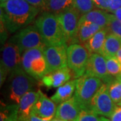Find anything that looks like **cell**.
<instances>
[{
	"mask_svg": "<svg viewBox=\"0 0 121 121\" xmlns=\"http://www.w3.org/2000/svg\"><path fill=\"white\" fill-rule=\"evenodd\" d=\"M108 34V31L106 28H102L84 43V46L90 52V54L102 52L104 42Z\"/></svg>",
	"mask_w": 121,
	"mask_h": 121,
	"instance_id": "ac0fdd59",
	"label": "cell"
},
{
	"mask_svg": "<svg viewBox=\"0 0 121 121\" xmlns=\"http://www.w3.org/2000/svg\"><path fill=\"white\" fill-rule=\"evenodd\" d=\"M72 6L78 11L81 16L90 12L95 8L92 0H73Z\"/></svg>",
	"mask_w": 121,
	"mask_h": 121,
	"instance_id": "d4e9b609",
	"label": "cell"
},
{
	"mask_svg": "<svg viewBox=\"0 0 121 121\" xmlns=\"http://www.w3.org/2000/svg\"><path fill=\"white\" fill-rule=\"evenodd\" d=\"M40 97V90L28 91L22 97L18 104V118L28 117Z\"/></svg>",
	"mask_w": 121,
	"mask_h": 121,
	"instance_id": "2e32d148",
	"label": "cell"
},
{
	"mask_svg": "<svg viewBox=\"0 0 121 121\" xmlns=\"http://www.w3.org/2000/svg\"><path fill=\"white\" fill-rule=\"evenodd\" d=\"M104 121H110L108 119H106V118H105V120H104Z\"/></svg>",
	"mask_w": 121,
	"mask_h": 121,
	"instance_id": "f35d334b",
	"label": "cell"
},
{
	"mask_svg": "<svg viewBox=\"0 0 121 121\" xmlns=\"http://www.w3.org/2000/svg\"><path fill=\"white\" fill-rule=\"evenodd\" d=\"M67 44L78 43V26L81 16L73 6L56 14Z\"/></svg>",
	"mask_w": 121,
	"mask_h": 121,
	"instance_id": "9c48e42d",
	"label": "cell"
},
{
	"mask_svg": "<svg viewBox=\"0 0 121 121\" xmlns=\"http://www.w3.org/2000/svg\"><path fill=\"white\" fill-rule=\"evenodd\" d=\"M22 52L14 43L9 40L4 44L2 48L0 67L1 86L9 74L22 66Z\"/></svg>",
	"mask_w": 121,
	"mask_h": 121,
	"instance_id": "8992f818",
	"label": "cell"
},
{
	"mask_svg": "<svg viewBox=\"0 0 121 121\" xmlns=\"http://www.w3.org/2000/svg\"><path fill=\"white\" fill-rule=\"evenodd\" d=\"M85 73L99 78L106 83L114 78L108 74L106 57L101 53L91 54Z\"/></svg>",
	"mask_w": 121,
	"mask_h": 121,
	"instance_id": "7c38bea8",
	"label": "cell"
},
{
	"mask_svg": "<svg viewBox=\"0 0 121 121\" xmlns=\"http://www.w3.org/2000/svg\"><path fill=\"white\" fill-rule=\"evenodd\" d=\"M73 75V72L69 67L56 70L45 75L41 79V83L48 89L58 88L65 84Z\"/></svg>",
	"mask_w": 121,
	"mask_h": 121,
	"instance_id": "4fadbf2b",
	"label": "cell"
},
{
	"mask_svg": "<svg viewBox=\"0 0 121 121\" xmlns=\"http://www.w3.org/2000/svg\"><path fill=\"white\" fill-rule=\"evenodd\" d=\"M1 1V3H3V2H5V1H7L8 0H0Z\"/></svg>",
	"mask_w": 121,
	"mask_h": 121,
	"instance_id": "8d00e7d4",
	"label": "cell"
},
{
	"mask_svg": "<svg viewBox=\"0 0 121 121\" xmlns=\"http://www.w3.org/2000/svg\"><path fill=\"white\" fill-rule=\"evenodd\" d=\"M106 28L108 30V33L112 34L121 39V22L114 14L111 13L109 23Z\"/></svg>",
	"mask_w": 121,
	"mask_h": 121,
	"instance_id": "83f0119b",
	"label": "cell"
},
{
	"mask_svg": "<svg viewBox=\"0 0 121 121\" xmlns=\"http://www.w3.org/2000/svg\"><path fill=\"white\" fill-rule=\"evenodd\" d=\"M76 87V79L68 81L57 88L55 93L51 96V99L56 104H60L72 97Z\"/></svg>",
	"mask_w": 121,
	"mask_h": 121,
	"instance_id": "ffe728a7",
	"label": "cell"
},
{
	"mask_svg": "<svg viewBox=\"0 0 121 121\" xmlns=\"http://www.w3.org/2000/svg\"><path fill=\"white\" fill-rule=\"evenodd\" d=\"M99 78L84 73L76 79V87L74 97L82 109H89L91 101L103 84Z\"/></svg>",
	"mask_w": 121,
	"mask_h": 121,
	"instance_id": "277c9868",
	"label": "cell"
},
{
	"mask_svg": "<svg viewBox=\"0 0 121 121\" xmlns=\"http://www.w3.org/2000/svg\"><path fill=\"white\" fill-rule=\"evenodd\" d=\"M110 16L111 13H108V12L105 10L98 9H93L90 12L82 16L79 20L92 22L104 28L108 26Z\"/></svg>",
	"mask_w": 121,
	"mask_h": 121,
	"instance_id": "d6986e66",
	"label": "cell"
},
{
	"mask_svg": "<svg viewBox=\"0 0 121 121\" xmlns=\"http://www.w3.org/2000/svg\"><path fill=\"white\" fill-rule=\"evenodd\" d=\"M67 66L73 72L75 78L81 77L86 73L90 52L80 43L69 44L67 48Z\"/></svg>",
	"mask_w": 121,
	"mask_h": 121,
	"instance_id": "ba28073f",
	"label": "cell"
},
{
	"mask_svg": "<svg viewBox=\"0 0 121 121\" xmlns=\"http://www.w3.org/2000/svg\"><path fill=\"white\" fill-rule=\"evenodd\" d=\"M40 9L26 0H8L1 3V26L3 30L14 32L29 26Z\"/></svg>",
	"mask_w": 121,
	"mask_h": 121,
	"instance_id": "6da1fadb",
	"label": "cell"
},
{
	"mask_svg": "<svg viewBox=\"0 0 121 121\" xmlns=\"http://www.w3.org/2000/svg\"><path fill=\"white\" fill-rule=\"evenodd\" d=\"M121 48V39L115 35L108 33L101 54L105 57L115 56Z\"/></svg>",
	"mask_w": 121,
	"mask_h": 121,
	"instance_id": "44dd1931",
	"label": "cell"
},
{
	"mask_svg": "<svg viewBox=\"0 0 121 121\" xmlns=\"http://www.w3.org/2000/svg\"><path fill=\"white\" fill-rule=\"evenodd\" d=\"M30 4L33 5L35 8L40 9V10L43 11L44 8L47 2V0H26Z\"/></svg>",
	"mask_w": 121,
	"mask_h": 121,
	"instance_id": "4dcf8cb0",
	"label": "cell"
},
{
	"mask_svg": "<svg viewBox=\"0 0 121 121\" xmlns=\"http://www.w3.org/2000/svg\"><path fill=\"white\" fill-rule=\"evenodd\" d=\"M109 94L114 103L118 104L121 101V75L113 78L107 83Z\"/></svg>",
	"mask_w": 121,
	"mask_h": 121,
	"instance_id": "cb8c5ba5",
	"label": "cell"
},
{
	"mask_svg": "<svg viewBox=\"0 0 121 121\" xmlns=\"http://www.w3.org/2000/svg\"><path fill=\"white\" fill-rule=\"evenodd\" d=\"M35 25L47 46L67 44L56 14L44 12L35 20Z\"/></svg>",
	"mask_w": 121,
	"mask_h": 121,
	"instance_id": "7a4b0ae2",
	"label": "cell"
},
{
	"mask_svg": "<svg viewBox=\"0 0 121 121\" xmlns=\"http://www.w3.org/2000/svg\"><path fill=\"white\" fill-rule=\"evenodd\" d=\"M105 118L89 109H82L75 121H104Z\"/></svg>",
	"mask_w": 121,
	"mask_h": 121,
	"instance_id": "4316f807",
	"label": "cell"
},
{
	"mask_svg": "<svg viewBox=\"0 0 121 121\" xmlns=\"http://www.w3.org/2000/svg\"><path fill=\"white\" fill-rule=\"evenodd\" d=\"M43 48H32L23 52L22 66L30 76L36 80H41L48 73L47 60Z\"/></svg>",
	"mask_w": 121,
	"mask_h": 121,
	"instance_id": "5b68a950",
	"label": "cell"
},
{
	"mask_svg": "<svg viewBox=\"0 0 121 121\" xmlns=\"http://www.w3.org/2000/svg\"><path fill=\"white\" fill-rule=\"evenodd\" d=\"M108 74L113 78L121 75V65L116 56L106 57Z\"/></svg>",
	"mask_w": 121,
	"mask_h": 121,
	"instance_id": "484cf974",
	"label": "cell"
},
{
	"mask_svg": "<svg viewBox=\"0 0 121 121\" xmlns=\"http://www.w3.org/2000/svg\"><path fill=\"white\" fill-rule=\"evenodd\" d=\"M102 28L99 25L87 21L79 20L78 26L77 41L79 43L84 44Z\"/></svg>",
	"mask_w": 121,
	"mask_h": 121,
	"instance_id": "e0dca14e",
	"label": "cell"
},
{
	"mask_svg": "<svg viewBox=\"0 0 121 121\" xmlns=\"http://www.w3.org/2000/svg\"><path fill=\"white\" fill-rule=\"evenodd\" d=\"M110 118V121H121V106L116 107L112 116Z\"/></svg>",
	"mask_w": 121,
	"mask_h": 121,
	"instance_id": "1f68e13d",
	"label": "cell"
},
{
	"mask_svg": "<svg viewBox=\"0 0 121 121\" xmlns=\"http://www.w3.org/2000/svg\"><path fill=\"white\" fill-rule=\"evenodd\" d=\"M115 104L109 94L107 83H103L91 99L90 110L100 116L110 117L117 107Z\"/></svg>",
	"mask_w": 121,
	"mask_h": 121,
	"instance_id": "30bf717a",
	"label": "cell"
},
{
	"mask_svg": "<svg viewBox=\"0 0 121 121\" xmlns=\"http://www.w3.org/2000/svg\"><path fill=\"white\" fill-rule=\"evenodd\" d=\"M73 0H47L44 12L59 14L72 6Z\"/></svg>",
	"mask_w": 121,
	"mask_h": 121,
	"instance_id": "7402d4cb",
	"label": "cell"
},
{
	"mask_svg": "<svg viewBox=\"0 0 121 121\" xmlns=\"http://www.w3.org/2000/svg\"><path fill=\"white\" fill-rule=\"evenodd\" d=\"M95 7L97 8L105 10L108 12V9L110 5L111 0H92Z\"/></svg>",
	"mask_w": 121,
	"mask_h": 121,
	"instance_id": "f546056e",
	"label": "cell"
},
{
	"mask_svg": "<svg viewBox=\"0 0 121 121\" xmlns=\"http://www.w3.org/2000/svg\"><path fill=\"white\" fill-rule=\"evenodd\" d=\"M67 44L48 45L43 52L47 60L48 73H51L67 66Z\"/></svg>",
	"mask_w": 121,
	"mask_h": 121,
	"instance_id": "8fae6325",
	"label": "cell"
},
{
	"mask_svg": "<svg viewBox=\"0 0 121 121\" xmlns=\"http://www.w3.org/2000/svg\"><path fill=\"white\" fill-rule=\"evenodd\" d=\"M51 121H65V120H63V119H60V118H52V120Z\"/></svg>",
	"mask_w": 121,
	"mask_h": 121,
	"instance_id": "d590c367",
	"label": "cell"
},
{
	"mask_svg": "<svg viewBox=\"0 0 121 121\" xmlns=\"http://www.w3.org/2000/svg\"><path fill=\"white\" fill-rule=\"evenodd\" d=\"M117 105H118V106H121V101L120 102H118V103L117 104Z\"/></svg>",
	"mask_w": 121,
	"mask_h": 121,
	"instance_id": "74e56055",
	"label": "cell"
},
{
	"mask_svg": "<svg viewBox=\"0 0 121 121\" xmlns=\"http://www.w3.org/2000/svg\"><path fill=\"white\" fill-rule=\"evenodd\" d=\"M121 8V0H111L110 5L108 9V12L114 13L118 9Z\"/></svg>",
	"mask_w": 121,
	"mask_h": 121,
	"instance_id": "d6a6232c",
	"label": "cell"
},
{
	"mask_svg": "<svg viewBox=\"0 0 121 121\" xmlns=\"http://www.w3.org/2000/svg\"><path fill=\"white\" fill-rule=\"evenodd\" d=\"M113 14L115 16V17H117L118 20H119L121 22V8L116 10Z\"/></svg>",
	"mask_w": 121,
	"mask_h": 121,
	"instance_id": "836d02e7",
	"label": "cell"
},
{
	"mask_svg": "<svg viewBox=\"0 0 121 121\" xmlns=\"http://www.w3.org/2000/svg\"><path fill=\"white\" fill-rule=\"evenodd\" d=\"M115 56H116V58L118 59V60L119 61V63H121V48L119 49V51H118Z\"/></svg>",
	"mask_w": 121,
	"mask_h": 121,
	"instance_id": "e575fe53",
	"label": "cell"
},
{
	"mask_svg": "<svg viewBox=\"0 0 121 121\" xmlns=\"http://www.w3.org/2000/svg\"><path fill=\"white\" fill-rule=\"evenodd\" d=\"M52 119V117L49 118H42L33 112L30 113V114L27 117L24 118H18L17 121H51Z\"/></svg>",
	"mask_w": 121,
	"mask_h": 121,
	"instance_id": "f1b7e54d",
	"label": "cell"
},
{
	"mask_svg": "<svg viewBox=\"0 0 121 121\" xmlns=\"http://www.w3.org/2000/svg\"><path fill=\"white\" fill-rule=\"evenodd\" d=\"M18 105L12 104L1 106L0 121H17Z\"/></svg>",
	"mask_w": 121,
	"mask_h": 121,
	"instance_id": "603a6c76",
	"label": "cell"
},
{
	"mask_svg": "<svg viewBox=\"0 0 121 121\" xmlns=\"http://www.w3.org/2000/svg\"><path fill=\"white\" fill-rule=\"evenodd\" d=\"M9 40L17 45L22 54L29 49L36 48L44 49L47 47L36 25H29L20 30Z\"/></svg>",
	"mask_w": 121,
	"mask_h": 121,
	"instance_id": "52a82bcc",
	"label": "cell"
},
{
	"mask_svg": "<svg viewBox=\"0 0 121 121\" xmlns=\"http://www.w3.org/2000/svg\"><path fill=\"white\" fill-rule=\"evenodd\" d=\"M81 110L82 108L73 95L59 104L55 117L67 121H75Z\"/></svg>",
	"mask_w": 121,
	"mask_h": 121,
	"instance_id": "5bb4252c",
	"label": "cell"
},
{
	"mask_svg": "<svg viewBox=\"0 0 121 121\" xmlns=\"http://www.w3.org/2000/svg\"><path fill=\"white\" fill-rule=\"evenodd\" d=\"M36 79L27 73L22 66L9 74L8 98L13 104H17L22 97L36 86Z\"/></svg>",
	"mask_w": 121,
	"mask_h": 121,
	"instance_id": "3957f363",
	"label": "cell"
},
{
	"mask_svg": "<svg viewBox=\"0 0 121 121\" xmlns=\"http://www.w3.org/2000/svg\"><path fill=\"white\" fill-rule=\"evenodd\" d=\"M56 110V103L40 90V97L31 112L42 118H49L55 116Z\"/></svg>",
	"mask_w": 121,
	"mask_h": 121,
	"instance_id": "9a60e30c",
	"label": "cell"
}]
</instances>
